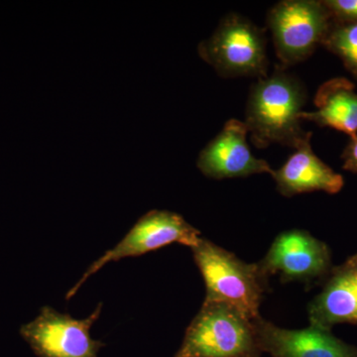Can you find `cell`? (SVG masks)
I'll use <instances>...</instances> for the list:
<instances>
[{
	"instance_id": "obj_1",
	"label": "cell",
	"mask_w": 357,
	"mask_h": 357,
	"mask_svg": "<svg viewBox=\"0 0 357 357\" xmlns=\"http://www.w3.org/2000/svg\"><path fill=\"white\" fill-rule=\"evenodd\" d=\"M305 102L304 86L284 68L258 79L249 93L244 121L251 142L257 148L277 143L296 149L312 138L301 126Z\"/></svg>"
},
{
	"instance_id": "obj_2",
	"label": "cell",
	"mask_w": 357,
	"mask_h": 357,
	"mask_svg": "<svg viewBox=\"0 0 357 357\" xmlns=\"http://www.w3.org/2000/svg\"><path fill=\"white\" fill-rule=\"evenodd\" d=\"M192 251L206 285L204 302L227 305L251 321L260 317L268 278L257 263L244 262L204 237Z\"/></svg>"
},
{
	"instance_id": "obj_3",
	"label": "cell",
	"mask_w": 357,
	"mask_h": 357,
	"mask_svg": "<svg viewBox=\"0 0 357 357\" xmlns=\"http://www.w3.org/2000/svg\"><path fill=\"white\" fill-rule=\"evenodd\" d=\"M253 321L222 303L204 302L175 357H260Z\"/></svg>"
},
{
	"instance_id": "obj_4",
	"label": "cell",
	"mask_w": 357,
	"mask_h": 357,
	"mask_svg": "<svg viewBox=\"0 0 357 357\" xmlns=\"http://www.w3.org/2000/svg\"><path fill=\"white\" fill-rule=\"evenodd\" d=\"M198 51L220 77L268 76L265 31L238 14H227Z\"/></svg>"
},
{
	"instance_id": "obj_5",
	"label": "cell",
	"mask_w": 357,
	"mask_h": 357,
	"mask_svg": "<svg viewBox=\"0 0 357 357\" xmlns=\"http://www.w3.org/2000/svg\"><path fill=\"white\" fill-rule=\"evenodd\" d=\"M332 24V16L318 0H284L267 16L276 55L284 67L307 60L323 45Z\"/></svg>"
},
{
	"instance_id": "obj_6",
	"label": "cell",
	"mask_w": 357,
	"mask_h": 357,
	"mask_svg": "<svg viewBox=\"0 0 357 357\" xmlns=\"http://www.w3.org/2000/svg\"><path fill=\"white\" fill-rule=\"evenodd\" d=\"M201 232L182 215L169 211H150L129 230L121 243L109 249L84 272L82 278L70 289L66 299L70 300L89 277L109 263L123 258L136 257L178 243L192 248L201 241Z\"/></svg>"
},
{
	"instance_id": "obj_7",
	"label": "cell",
	"mask_w": 357,
	"mask_h": 357,
	"mask_svg": "<svg viewBox=\"0 0 357 357\" xmlns=\"http://www.w3.org/2000/svg\"><path fill=\"white\" fill-rule=\"evenodd\" d=\"M102 307L100 304L88 318L77 319L45 306L36 318L21 326V337L38 357H98L105 344L91 337V328Z\"/></svg>"
},
{
	"instance_id": "obj_8",
	"label": "cell",
	"mask_w": 357,
	"mask_h": 357,
	"mask_svg": "<svg viewBox=\"0 0 357 357\" xmlns=\"http://www.w3.org/2000/svg\"><path fill=\"white\" fill-rule=\"evenodd\" d=\"M269 278L280 274L283 283L302 282L311 285L326 280L332 270V251L328 244L302 229L282 232L257 263Z\"/></svg>"
},
{
	"instance_id": "obj_9",
	"label": "cell",
	"mask_w": 357,
	"mask_h": 357,
	"mask_svg": "<svg viewBox=\"0 0 357 357\" xmlns=\"http://www.w3.org/2000/svg\"><path fill=\"white\" fill-rule=\"evenodd\" d=\"M253 325L262 354L272 357H357V347L318 326L288 330L261 316Z\"/></svg>"
},
{
	"instance_id": "obj_10",
	"label": "cell",
	"mask_w": 357,
	"mask_h": 357,
	"mask_svg": "<svg viewBox=\"0 0 357 357\" xmlns=\"http://www.w3.org/2000/svg\"><path fill=\"white\" fill-rule=\"evenodd\" d=\"M245 123L230 119L222 130L202 150L198 168L206 177L223 178L248 177L255 174H270L273 169L265 160L253 156L246 141Z\"/></svg>"
},
{
	"instance_id": "obj_11",
	"label": "cell",
	"mask_w": 357,
	"mask_h": 357,
	"mask_svg": "<svg viewBox=\"0 0 357 357\" xmlns=\"http://www.w3.org/2000/svg\"><path fill=\"white\" fill-rule=\"evenodd\" d=\"M307 314L310 325L326 331L340 324L357 325V253L333 266Z\"/></svg>"
},
{
	"instance_id": "obj_12",
	"label": "cell",
	"mask_w": 357,
	"mask_h": 357,
	"mask_svg": "<svg viewBox=\"0 0 357 357\" xmlns=\"http://www.w3.org/2000/svg\"><path fill=\"white\" fill-rule=\"evenodd\" d=\"M271 176L277 191L284 197L316 191L337 194L344 185V177L314 153L311 138L296 148L285 164Z\"/></svg>"
},
{
	"instance_id": "obj_13",
	"label": "cell",
	"mask_w": 357,
	"mask_h": 357,
	"mask_svg": "<svg viewBox=\"0 0 357 357\" xmlns=\"http://www.w3.org/2000/svg\"><path fill=\"white\" fill-rule=\"evenodd\" d=\"M314 103V112H303L301 121L314 122L354 137L357 135V93L356 86L345 77H333L321 84Z\"/></svg>"
},
{
	"instance_id": "obj_14",
	"label": "cell",
	"mask_w": 357,
	"mask_h": 357,
	"mask_svg": "<svg viewBox=\"0 0 357 357\" xmlns=\"http://www.w3.org/2000/svg\"><path fill=\"white\" fill-rule=\"evenodd\" d=\"M324 46L342 60L357 79V21L333 22L323 42Z\"/></svg>"
},
{
	"instance_id": "obj_15",
	"label": "cell",
	"mask_w": 357,
	"mask_h": 357,
	"mask_svg": "<svg viewBox=\"0 0 357 357\" xmlns=\"http://www.w3.org/2000/svg\"><path fill=\"white\" fill-rule=\"evenodd\" d=\"M333 22H356L357 0H324Z\"/></svg>"
},
{
	"instance_id": "obj_16",
	"label": "cell",
	"mask_w": 357,
	"mask_h": 357,
	"mask_svg": "<svg viewBox=\"0 0 357 357\" xmlns=\"http://www.w3.org/2000/svg\"><path fill=\"white\" fill-rule=\"evenodd\" d=\"M344 160L342 168L351 173H357V135L349 140L342 155Z\"/></svg>"
}]
</instances>
